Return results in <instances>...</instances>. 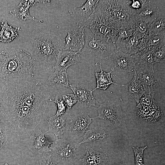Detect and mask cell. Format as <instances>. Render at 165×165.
Returning <instances> with one entry per match:
<instances>
[{
	"label": "cell",
	"mask_w": 165,
	"mask_h": 165,
	"mask_svg": "<svg viewBox=\"0 0 165 165\" xmlns=\"http://www.w3.org/2000/svg\"><path fill=\"white\" fill-rule=\"evenodd\" d=\"M50 97L47 88L35 77L5 82L0 90V119L6 133L30 135L45 119Z\"/></svg>",
	"instance_id": "6da1fadb"
},
{
	"label": "cell",
	"mask_w": 165,
	"mask_h": 165,
	"mask_svg": "<svg viewBox=\"0 0 165 165\" xmlns=\"http://www.w3.org/2000/svg\"><path fill=\"white\" fill-rule=\"evenodd\" d=\"M37 75L32 56L27 51L12 48L0 52V81Z\"/></svg>",
	"instance_id": "7a4b0ae2"
},
{
	"label": "cell",
	"mask_w": 165,
	"mask_h": 165,
	"mask_svg": "<svg viewBox=\"0 0 165 165\" xmlns=\"http://www.w3.org/2000/svg\"><path fill=\"white\" fill-rule=\"evenodd\" d=\"M31 55L35 65L37 64L45 71L51 73L59 51L64 49V42L56 35L48 32L39 33L31 39Z\"/></svg>",
	"instance_id": "3957f363"
},
{
	"label": "cell",
	"mask_w": 165,
	"mask_h": 165,
	"mask_svg": "<svg viewBox=\"0 0 165 165\" xmlns=\"http://www.w3.org/2000/svg\"><path fill=\"white\" fill-rule=\"evenodd\" d=\"M129 0H99L95 11L110 20L119 29L130 28L137 17V10L130 6Z\"/></svg>",
	"instance_id": "277c9868"
},
{
	"label": "cell",
	"mask_w": 165,
	"mask_h": 165,
	"mask_svg": "<svg viewBox=\"0 0 165 165\" xmlns=\"http://www.w3.org/2000/svg\"><path fill=\"white\" fill-rule=\"evenodd\" d=\"M79 143L59 139L51 144V154L61 165H76L81 157Z\"/></svg>",
	"instance_id": "5b68a950"
},
{
	"label": "cell",
	"mask_w": 165,
	"mask_h": 165,
	"mask_svg": "<svg viewBox=\"0 0 165 165\" xmlns=\"http://www.w3.org/2000/svg\"><path fill=\"white\" fill-rule=\"evenodd\" d=\"M85 44L81 52L93 53L101 59H107L116 50L111 40L94 34L88 28H84Z\"/></svg>",
	"instance_id": "8992f818"
},
{
	"label": "cell",
	"mask_w": 165,
	"mask_h": 165,
	"mask_svg": "<svg viewBox=\"0 0 165 165\" xmlns=\"http://www.w3.org/2000/svg\"><path fill=\"white\" fill-rule=\"evenodd\" d=\"M77 25L89 29L94 34L113 40L119 29L109 19L96 11L87 19H81Z\"/></svg>",
	"instance_id": "52a82bcc"
},
{
	"label": "cell",
	"mask_w": 165,
	"mask_h": 165,
	"mask_svg": "<svg viewBox=\"0 0 165 165\" xmlns=\"http://www.w3.org/2000/svg\"><path fill=\"white\" fill-rule=\"evenodd\" d=\"M107 59L108 65L111 71L125 73L134 72L138 62L134 54H130L117 50Z\"/></svg>",
	"instance_id": "ba28073f"
},
{
	"label": "cell",
	"mask_w": 165,
	"mask_h": 165,
	"mask_svg": "<svg viewBox=\"0 0 165 165\" xmlns=\"http://www.w3.org/2000/svg\"><path fill=\"white\" fill-rule=\"evenodd\" d=\"M140 79L145 93L154 96L160 89L161 82L154 68L139 63L136 64L134 72Z\"/></svg>",
	"instance_id": "9c48e42d"
},
{
	"label": "cell",
	"mask_w": 165,
	"mask_h": 165,
	"mask_svg": "<svg viewBox=\"0 0 165 165\" xmlns=\"http://www.w3.org/2000/svg\"><path fill=\"white\" fill-rule=\"evenodd\" d=\"M97 110L98 113L97 118L107 125L117 127L121 124L122 112L119 104L107 101L100 104Z\"/></svg>",
	"instance_id": "30bf717a"
},
{
	"label": "cell",
	"mask_w": 165,
	"mask_h": 165,
	"mask_svg": "<svg viewBox=\"0 0 165 165\" xmlns=\"http://www.w3.org/2000/svg\"><path fill=\"white\" fill-rule=\"evenodd\" d=\"M141 7L137 10V18L151 24L165 11V0H141Z\"/></svg>",
	"instance_id": "8fae6325"
},
{
	"label": "cell",
	"mask_w": 165,
	"mask_h": 165,
	"mask_svg": "<svg viewBox=\"0 0 165 165\" xmlns=\"http://www.w3.org/2000/svg\"><path fill=\"white\" fill-rule=\"evenodd\" d=\"M97 117L91 118L85 112H81L71 118L69 117L67 126L70 136L74 138L84 136L92 119Z\"/></svg>",
	"instance_id": "7c38bea8"
},
{
	"label": "cell",
	"mask_w": 165,
	"mask_h": 165,
	"mask_svg": "<svg viewBox=\"0 0 165 165\" xmlns=\"http://www.w3.org/2000/svg\"><path fill=\"white\" fill-rule=\"evenodd\" d=\"M66 31L67 35L63 50L81 52L85 44L84 28L77 25Z\"/></svg>",
	"instance_id": "4fadbf2b"
},
{
	"label": "cell",
	"mask_w": 165,
	"mask_h": 165,
	"mask_svg": "<svg viewBox=\"0 0 165 165\" xmlns=\"http://www.w3.org/2000/svg\"><path fill=\"white\" fill-rule=\"evenodd\" d=\"M35 129L30 135L28 145L29 149L38 154L51 152L50 147L53 142L49 141L39 128Z\"/></svg>",
	"instance_id": "5bb4252c"
},
{
	"label": "cell",
	"mask_w": 165,
	"mask_h": 165,
	"mask_svg": "<svg viewBox=\"0 0 165 165\" xmlns=\"http://www.w3.org/2000/svg\"><path fill=\"white\" fill-rule=\"evenodd\" d=\"M82 107H90L99 104L94 97L93 91L85 85L75 83L71 84L69 88Z\"/></svg>",
	"instance_id": "9a60e30c"
},
{
	"label": "cell",
	"mask_w": 165,
	"mask_h": 165,
	"mask_svg": "<svg viewBox=\"0 0 165 165\" xmlns=\"http://www.w3.org/2000/svg\"><path fill=\"white\" fill-rule=\"evenodd\" d=\"M135 112L140 119L151 123L157 121L163 115V112L157 103L151 105L139 103L136 107Z\"/></svg>",
	"instance_id": "2e32d148"
},
{
	"label": "cell",
	"mask_w": 165,
	"mask_h": 165,
	"mask_svg": "<svg viewBox=\"0 0 165 165\" xmlns=\"http://www.w3.org/2000/svg\"><path fill=\"white\" fill-rule=\"evenodd\" d=\"M80 53L63 50L59 51L54 67V70L66 71L69 66L76 64L79 61Z\"/></svg>",
	"instance_id": "e0dca14e"
},
{
	"label": "cell",
	"mask_w": 165,
	"mask_h": 165,
	"mask_svg": "<svg viewBox=\"0 0 165 165\" xmlns=\"http://www.w3.org/2000/svg\"><path fill=\"white\" fill-rule=\"evenodd\" d=\"M145 37L134 33L126 41L116 48V50L122 51L131 55L137 54L146 48Z\"/></svg>",
	"instance_id": "ac0fdd59"
},
{
	"label": "cell",
	"mask_w": 165,
	"mask_h": 165,
	"mask_svg": "<svg viewBox=\"0 0 165 165\" xmlns=\"http://www.w3.org/2000/svg\"><path fill=\"white\" fill-rule=\"evenodd\" d=\"M69 117L68 114L65 113L62 115H55L50 117L47 121L48 130L44 133L51 132L56 137L62 138Z\"/></svg>",
	"instance_id": "d6986e66"
},
{
	"label": "cell",
	"mask_w": 165,
	"mask_h": 165,
	"mask_svg": "<svg viewBox=\"0 0 165 165\" xmlns=\"http://www.w3.org/2000/svg\"><path fill=\"white\" fill-rule=\"evenodd\" d=\"M86 155L79 160L82 165H105L107 162L106 153L97 152L89 146H86Z\"/></svg>",
	"instance_id": "ffe728a7"
},
{
	"label": "cell",
	"mask_w": 165,
	"mask_h": 165,
	"mask_svg": "<svg viewBox=\"0 0 165 165\" xmlns=\"http://www.w3.org/2000/svg\"><path fill=\"white\" fill-rule=\"evenodd\" d=\"M40 2L47 3V1H22L14 9L10 12V14L20 20H25L29 19L38 21V20L30 16L29 12V9L31 6Z\"/></svg>",
	"instance_id": "44dd1931"
},
{
	"label": "cell",
	"mask_w": 165,
	"mask_h": 165,
	"mask_svg": "<svg viewBox=\"0 0 165 165\" xmlns=\"http://www.w3.org/2000/svg\"><path fill=\"white\" fill-rule=\"evenodd\" d=\"M128 94L138 104L142 96L145 92L142 82L135 72L132 80L125 85Z\"/></svg>",
	"instance_id": "7402d4cb"
},
{
	"label": "cell",
	"mask_w": 165,
	"mask_h": 165,
	"mask_svg": "<svg viewBox=\"0 0 165 165\" xmlns=\"http://www.w3.org/2000/svg\"><path fill=\"white\" fill-rule=\"evenodd\" d=\"M99 0H88L85 4L79 7L74 8L69 11L72 16L80 17L86 19L94 13Z\"/></svg>",
	"instance_id": "603a6c76"
},
{
	"label": "cell",
	"mask_w": 165,
	"mask_h": 165,
	"mask_svg": "<svg viewBox=\"0 0 165 165\" xmlns=\"http://www.w3.org/2000/svg\"><path fill=\"white\" fill-rule=\"evenodd\" d=\"M0 41L7 43L11 42L18 35L20 27L14 28L9 25L6 20H3L0 23Z\"/></svg>",
	"instance_id": "cb8c5ba5"
},
{
	"label": "cell",
	"mask_w": 165,
	"mask_h": 165,
	"mask_svg": "<svg viewBox=\"0 0 165 165\" xmlns=\"http://www.w3.org/2000/svg\"><path fill=\"white\" fill-rule=\"evenodd\" d=\"M99 66L101 69L100 72H95V76L96 80L97 86L92 90L93 91L97 89H100L103 90H106L111 84L119 85L113 82L112 80V76L111 74L112 71L106 72L102 70L101 62H100Z\"/></svg>",
	"instance_id": "d4e9b609"
},
{
	"label": "cell",
	"mask_w": 165,
	"mask_h": 165,
	"mask_svg": "<svg viewBox=\"0 0 165 165\" xmlns=\"http://www.w3.org/2000/svg\"><path fill=\"white\" fill-rule=\"evenodd\" d=\"M109 133L102 127H95L87 130L85 133L83 139L79 144L90 141L101 140L108 137Z\"/></svg>",
	"instance_id": "484cf974"
},
{
	"label": "cell",
	"mask_w": 165,
	"mask_h": 165,
	"mask_svg": "<svg viewBox=\"0 0 165 165\" xmlns=\"http://www.w3.org/2000/svg\"><path fill=\"white\" fill-rule=\"evenodd\" d=\"M46 83L50 86L59 84L68 88L71 85L68 81L66 71L56 70L50 73L46 81Z\"/></svg>",
	"instance_id": "4316f807"
},
{
	"label": "cell",
	"mask_w": 165,
	"mask_h": 165,
	"mask_svg": "<svg viewBox=\"0 0 165 165\" xmlns=\"http://www.w3.org/2000/svg\"><path fill=\"white\" fill-rule=\"evenodd\" d=\"M165 11L161 12L150 24L149 34L165 35Z\"/></svg>",
	"instance_id": "83f0119b"
},
{
	"label": "cell",
	"mask_w": 165,
	"mask_h": 165,
	"mask_svg": "<svg viewBox=\"0 0 165 165\" xmlns=\"http://www.w3.org/2000/svg\"><path fill=\"white\" fill-rule=\"evenodd\" d=\"M137 63L154 68L155 63L153 56V49L147 48L141 52L135 54Z\"/></svg>",
	"instance_id": "f1b7e54d"
},
{
	"label": "cell",
	"mask_w": 165,
	"mask_h": 165,
	"mask_svg": "<svg viewBox=\"0 0 165 165\" xmlns=\"http://www.w3.org/2000/svg\"><path fill=\"white\" fill-rule=\"evenodd\" d=\"M145 38L146 48L153 49L165 46V35L149 34Z\"/></svg>",
	"instance_id": "f546056e"
},
{
	"label": "cell",
	"mask_w": 165,
	"mask_h": 165,
	"mask_svg": "<svg viewBox=\"0 0 165 165\" xmlns=\"http://www.w3.org/2000/svg\"><path fill=\"white\" fill-rule=\"evenodd\" d=\"M134 33V30L132 28L121 27L112 41L114 43L115 47L127 40Z\"/></svg>",
	"instance_id": "4dcf8cb0"
},
{
	"label": "cell",
	"mask_w": 165,
	"mask_h": 165,
	"mask_svg": "<svg viewBox=\"0 0 165 165\" xmlns=\"http://www.w3.org/2000/svg\"><path fill=\"white\" fill-rule=\"evenodd\" d=\"M150 24L140 20L136 17L135 22L131 28L134 30V33L141 37L144 38L148 35Z\"/></svg>",
	"instance_id": "1f68e13d"
},
{
	"label": "cell",
	"mask_w": 165,
	"mask_h": 165,
	"mask_svg": "<svg viewBox=\"0 0 165 165\" xmlns=\"http://www.w3.org/2000/svg\"><path fill=\"white\" fill-rule=\"evenodd\" d=\"M153 56L154 62L163 63L165 61V46L153 49Z\"/></svg>",
	"instance_id": "d6a6232c"
},
{
	"label": "cell",
	"mask_w": 165,
	"mask_h": 165,
	"mask_svg": "<svg viewBox=\"0 0 165 165\" xmlns=\"http://www.w3.org/2000/svg\"><path fill=\"white\" fill-rule=\"evenodd\" d=\"M49 101L54 102L57 107V110L56 115L57 116L62 115L65 113L67 108L65 103L63 99H59L58 95H57L55 96L54 100H52L50 99Z\"/></svg>",
	"instance_id": "836d02e7"
},
{
	"label": "cell",
	"mask_w": 165,
	"mask_h": 165,
	"mask_svg": "<svg viewBox=\"0 0 165 165\" xmlns=\"http://www.w3.org/2000/svg\"><path fill=\"white\" fill-rule=\"evenodd\" d=\"M147 146L141 147H132L135 159L136 165H145L143 163V154L144 150L147 148Z\"/></svg>",
	"instance_id": "e575fe53"
},
{
	"label": "cell",
	"mask_w": 165,
	"mask_h": 165,
	"mask_svg": "<svg viewBox=\"0 0 165 165\" xmlns=\"http://www.w3.org/2000/svg\"><path fill=\"white\" fill-rule=\"evenodd\" d=\"M40 165H61L48 152L43 154L39 160Z\"/></svg>",
	"instance_id": "d590c367"
},
{
	"label": "cell",
	"mask_w": 165,
	"mask_h": 165,
	"mask_svg": "<svg viewBox=\"0 0 165 165\" xmlns=\"http://www.w3.org/2000/svg\"><path fill=\"white\" fill-rule=\"evenodd\" d=\"M67 107L69 110L78 102L77 98L74 94L64 93L62 95Z\"/></svg>",
	"instance_id": "8d00e7d4"
},
{
	"label": "cell",
	"mask_w": 165,
	"mask_h": 165,
	"mask_svg": "<svg viewBox=\"0 0 165 165\" xmlns=\"http://www.w3.org/2000/svg\"><path fill=\"white\" fill-rule=\"evenodd\" d=\"M154 96H152L150 94L145 92L141 97L139 103L148 105H151L155 104L157 102L154 100Z\"/></svg>",
	"instance_id": "74e56055"
},
{
	"label": "cell",
	"mask_w": 165,
	"mask_h": 165,
	"mask_svg": "<svg viewBox=\"0 0 165 165\" xmlns=\"http://www.w3.org/2000/svg\"><path fill=\"white\" fill-rule=\"evenodd\" d=\"M7 140V134L1 124L0 119V150L5 145Z\"/></svg>",
	"instance_id": "f35d334b"
},
{
	"label": "cell",
	"mask_w": 165,
	"mask_h": 165,
	"mask_svg": "<svg viewBox=\"0 0 165 165\" xmlns=\"http://www.w3.org/2000/svg\"><path fill=\"white\" fill-rule=\"evenodd\" d=\"M142 2L141 0L131 1L130 4V7L134 9L137 10L140 9L141 7Z\"/></svg>",
	"instance_id": "ab89813d"
},
{
	"label": "cell",
	"mask_w": 165,
	"mask_h": 165,
	"mask_svg": "<svg viewBox=\"0 0 165 165\" xmlns=\"http://www.w3.org/2000/svg\"><path fill=\"white\" fill-rule=\"evenodd\" d=\"M3 165H9L7 163H5Z\"/></svg>",
	"instance_id": "60d3db41"
},
{
	"label": "cell",
	"mask_w": 165,
	"mask_h": 165,
	"mask_svg": "<svg viewBox=\"0 0 165 165\" xmlns=\"http://www.w3.org/2000/svg\"></svg>",
	"instance_id": "b9f144b4"
}]
</instances>
